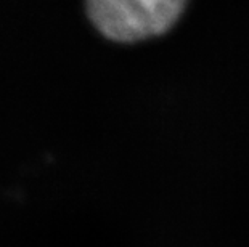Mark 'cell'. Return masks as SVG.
<instances>
[{"label":"cell","mask_w":249,"mask_h":247,"mask_svg":"<svg viewBox=\"0 0 249 247\" xmlns=\"http://www.w3.org/2000/svg\"><path fill=\"white\" fill-rule=\"evenodd\" d=\"M185 3L187 0H87V12L108 39L135 42L166 33Z\"/></svg>","instance_id":"cell-1"}]
</instances>
